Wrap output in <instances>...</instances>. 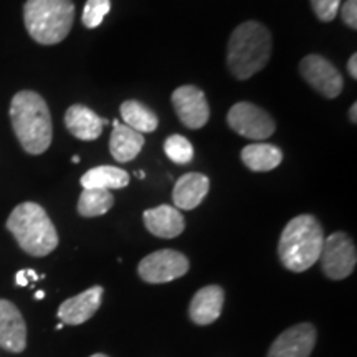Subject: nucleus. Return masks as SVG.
Wrapping results in <instances>:
<instances>
[{"instance_id": "7ed1b4c3", "label": "nucleus", "mask_w": 357, "mask_h": 357, "mask_svg": "<svg viewBox=\"0 0 357 357\" xmlns=\"http://www.w3.org/2000/svg\"><path fill=\"white\" fill-rule=\"evenodd\" d=\"M323 243L324 234L321 223L312 215H298L281 231L280 260L289 271L301 273L319 261Z\"/></svg>"}, {"instance_id": "f8f14e48", "label": "nucleus", "mask_w": 357, "mask_h": 357, "mask_svg": "<svg viewBox=\"0 0 357 357\" xmlns=\"http://www.w3.org/2000/svg\"><path fill=\"white\" fill-rule=\"evenodd\" d=\"M0 347L13 354L26 347L25 321L19 307L7 300H0Z\"/></svg>"}, {"instance_id": "9b49d317", "label": "nucleus", "mask_w": 357, "mask_h": 357, "mask_svg": "<svg viewBox=\"0 0 357 357\" xmlns=\"http://www.w3.org/2000/svg\"><path fill=\"white\" fill-rule=\"evenodd\" d=\"M314 344L316 328L310 323H301L276 337L268 351V357H310Z\"/></svg>"}, {"instance_id": "9d476101", "label": "nucleus", "mask_w": 357, "mask_h": 357, "mask_svg": "<svg viewBox=\"0 0 357 357\" xmlns=\"http://www.w3.org/2000/svg\"><path fill=\"white\" fill-rule=\"evenodd\" d=\"M172 106L182 124L189 129H200L211 118L207 98L197 86L185 84L172 93Z\"/></svg>"}, {"instance_id": "6e6552de", "label": "nucleus", "mask_w": 357, "mask_h": 357, "mask_svg": "<svg viewBox=\"0 0 357 357\" xmlns=\"http://www.w3.org/2000/svg\"><path fill=\"white\" fill-rule=\"evenodd\" d=\"M189 271V260L176 250H159L142 258L137 273L146 283H169Z\"/></svg>"}, {"instance_id": "ddd939ff", "label": "nucleus", "mask_w": 357, "mask_h": 357, "mask_svg": "<svg viewBox=\"0 0 357 357\" xmlns=\"http://www.w3.org/2000/svg\"><path fill=\"white\" fill-rule=\"evenodd\" d=\"M102 298V288L93 287L86 291L77 294V296L68 298L58 307V318L63 324L78 326L86 323V321L95 316V312L100 310Z\"/></svg>"}, {"instance_id": "f3484780", "label": "nucleus", "mask_w": 357, "mask_h": 357, "mask_svg": "<svg viewBox=\"0 0 357 357\" xmlns=\"http://www.w3.org/2000/svg\"><path fill=\"white\" fill-rule=\"evenodd\" d=\"M65 126L82 141H95L102 132V119L83 105H73L65 114Z\"/></svg>"}, {"instance_id": "2f4dec72", "label": "nucleus", "mask_w": 357, "mask_h": 357, "mask_svg": "<svg viewBox=\"0 0 357 357\" xmlns=\"http://www.w3.org/2000/svg\"><path fill=\"white\" fill-rule=\"evenodd\" d=\"M136 176H137V177H141V178H144V177H146V174H144V172H136Z\"/></svg>"}, {"instance_id": "dca6fc26", "label": "nucleus", "mask_w": 357, "mask_h": 357, "mask_svg": "<svg viewBox=\"0 0 357 357\" xmlns=\"http://www.w3.org/2000/svg\"><path fill=\"white\" fill-rule=\"evenodd\" d=\"M208 187H211V182L204 174H184L182 177H178L176 185H174V204L182 211H192L202 204L205 195L208 194Z\"/></svg>"}, {"instance_id": "bb28decb", "label": "nucleus", "mask_w": 357, "mask_h": 357, "mask_svg": "<svg viewBox=\"0 0 357 357\" xmlns=\"http://www.w3.org/2000/svg\"><path fill=\"white\" fill-rule=\"evenodd\" d=\"M347 71H349L352 79L357 78V55L356 53L349 58V61H347Z\"/></svg>"}, {"instance_id": "473e14b6", "label": "nucleus", "mask_w": 357, "mask_h": 357, "mask_svg": "<svg viewBox=\"0 0 357 357\" xmlns=\"http://www.w3.org/2000/svg\"><path fill=\"white\" fill-rule=\"evenodd\" d=\"M71 160H73V162H77V164H78V162H79V158H78V155H75V158L71 159Z\"/></svg>"}, {"instance_id": "f03ea898", "label": "nucleus", "mask_w": 357, "mask_h": 357, "mask_svg": "<svg viewBox=\"0 0 357 357\" xmlns=\"http://www.w3.org/2000/svg\"><path fill=\"white\" fill-rule=\"evenodd\" d=\"M270 30L260 22L248 20L230 35L227 65L236 79H248L265 68L271 56Z\"/></svg>"}, {"instance_id": "b1692460", "label": "nucleus", "mask_w": 357, "mask_h": 357, "mask_svg": "<svg viewBox=\"0 0 357 357\" xmlns=\"http://www.w3.org/2000/svg\"><path fill=\"white\" fill-rule=\"evenodd\" d=\"M111 10V0H88L83 8V25L86 29H96L102 24Z\"/></svg>"}, {"instance_id": "2eb2a0df", "label": "nucleus", "mask_w": 357, "mask_h": 357, "mask_svg": "<svg viewBox=\"0 0 357 357\" xmlns=\"http://www.w3.org/2000/svg\"><path fill=\"white\" fill-rule=\"evenodd\" d=\"M144 225L159 238H176L184 231L185 220L178 208L171 205H159L144 212Z\"/></svg>"}, {"instance_id": "4468645a", "label": "nucleus", "mask_w": 357, "mask_h": 357, "mask_svg": "<svg viewBox=\"0 0 357 357\" xmlns=\"http://www.w3.org/2000/svg\"><path fill=\"white\" fill-rule=\"evenodd\" d=\"M223 301H225V293L217 284L199 289L189 306L190 319L199 326L212 324L220 318Z\"/></svg>"}, {"instance_id": "5701e85b", "label": "nucleus", "mask_w": 357, "mask_h": 357, "mask_svg": "<svg viewBox=\"0 0 357 357\" xmlns=\"http://www.w3.org/2000/svg\"><path fill=\"white\" fill-rule=\"evenodd\" d=\"M164 151H166L167 158L176 164H189L194 159V146L187 137L181 134H172L164 141Z\"/></svg>"}, {"instance_id": "4be33fe9", "label": "nucleus", "mask_w": 357, "mask_h": 357, "mask_svg": "<svg viewBox=\"0 0 357 357\" xmlns=\"http://www.w3.org/2000/svg\"><path fill=\"white\" fill-rule=\"evenodd\" d=\"M114 205V197L109 190L84 189L78 200V212L82 217L105 215Z\"/></svg>"}, {"instance_id": "cd10ccee", "label": "nucleus", "mask_w": 357, "mask_h": 357, "mask_svg": "<svg viewBox=\"0 0 357 357\" xmlns=\"http://www.w3.org/2000/svg\"><path fill=\"white\" fill-rule=\"evenodd\" d=\"M15 281H17V284H19V287H26V284H29V278H26L25 270H20L19 273H17Z\"/></svg>"}, {"instance_id": "7c9ffc66", "label": "nucleus", "mask_w": 357, "mask_h": 357, "mask_svg": "<svg viewBox=\"0 0 357 357\" xmlns=\"http://www.w3.org/2000/svg\"><path fill=\"white\" fill-rule=\"evenodd\" d=\"M35 298H37V300H43L45 293L43 291H37V293H35Z\"/></svg>"}, {"instance_id": "1a4fd4ad", "label": "nucleus", "mask_w": 357, "mask_h": 357, "mask_svg": "<svg viewBox=\"0 0 357 357\" xmlns=\"http://www.w3.org/2000/svg\"><path fill=\"white\" fill-rule=\"evenodd\" d=\"M300 71L311 88L329 100L337 98L344 88V79L339 70L321 55H307L303 58Z\"/></svg>"}, {"instance_id": "f257e3e1", "label": "nucleus", "mask_w": 357, "mask_h": 357, "mask_svg": "<svg viewBox=\"0 0 357 357\" xmlns=\"http://www.w3.org/2000/svg\"><path fill=\"white\" fill-rule=\"evenodd\" d=\"M10 119L17 139L29 154H43L52 144L53 128L47 102L38 93L20 91L13 96Z\"/></svg>"}, {"instance_id": "a878e982", "label": "nucleus", "mask_w": 357, "mask_h": 357, "mask_svg": "<svg viewBox=\"0 0 357 357\" xmlns=\"http://www.w3.org/2000/svg\"><path fill=\"white\" fill-rule=\"evenodd\" d=\"M341 17L347 26L352 30L357 29V0H346L341 7Z\"/></svg>"}, {"instance_id": "c85d7f7f", "label": "nucleus", "mask_w": 357, "mask_h": 357, "mask_svg": "<svg viewBox=\"0 0 357 357\" xmlns=\"http://www.w3.org/2000/svg\"><path fill=\"white\" fill-rule=\"evenodd\" d=\"M349 118H351L352 123H357V102L352 105V108L349 111Z\"/></svg>"}, {"instance_id": "39448f33", "label": "nucleus", "mask_w": 357, "mask_h": 357, "mask_svg": "<svg viewBox=\"0 0 357 357\" xmlns=\"http://www.w3.org/2000/svg\"><path fill=\"white\" fill-rule=\"evenodd\" d=\"M24 20L26 32L35 42L60 43L73 26L75 6L71 0H26Z\"/></svg>"}, {"instance_id": "aec40b11", "label": "nucleus", "mask_w": 357, "mask_h": 357, "mask_svg": "<svg viewBox=\"0 0 357 357\" xmlns=\"http://www.w3.org/2000/svg\"><path fill=\"white\" fill-rule=\"evenodd\" d=\"M83 189H101L113 190L123 189L129 184V174L119 167L113 166H100L93 167L82 177Z\"/></svg>"}, {"instance_id": "20e7f679", "label": "nucleus", "mask_w": 357, "mask_h": 357, "mask_svg": "<svg viewBox=\"0 0 357 357\" xmlns=\"http://www.w3.org/2000/svg\"><path fill=\"white\" fill-rule=\"evenodd\" d=\"M7 229L17 243L32 257H47L58 247V234L50 217L35 202H24L13 208Z\"/></svg>"}, {"instance_id": "393cba45", "label": "nucleus", "mask_w": 357, "mask_h": 357, "mask_svg": "<svg viewBox=\"0 0 357 357\" xmlns=\"http://www.w3.org/2000/svg\"><path fill=\"white\" fill-rule=\"evenodd\" d=\"M311 6L321 22H333L341 8V0H311Z\"/></svg>"}, {"instance_id": "0eeeda50", "label": "nucleus", "mask_w": 357, "mask_h": 357, "mask_svg": "<svg viewBox=\"0 0 357 357\" xmlns=\"http://www.w3.org/2000/svg\"><path fill=\"white\" fill-rule=\"evenodd\" d=\"M227 123L236 134L253 141H265L275 132V121L265 109L242 101L231 106Z\"/></svg>"}, {"instance_id": "423d86ee", "label": "nucleus", "mask_w": 357, "mask_h": 357, "mask_svg": "<svg viewBox=\"0 0 357 357\" xmlns=\"http://www.w3.org/2000/svg\"><path fill=\"white\" fill-rule=\"evenodd\" d=\"M321 268L331 280H344L351 276L357 263L356 245L344 231H336L324 240L321 250Z\"/></svg>"}, {"instance_id": "c756f323", "label": "nucleus", "mask_w": 357, "mask_h": 357, "mask_svg": "<svg viewBox=\"0 0 357 357\" xmlns=\"http://www.w3.org/2000/svg\"><path fill=\"white\" fill-rule=\"evenodd\" d=\"M25 273H26V278H29V281H30V280H32V281H37V280L40 278V276H38L37 273H35L33 270H25Z\"/></svg>"}, {"instance_id": "72a5a7b5", "label": "nucleus", "mask_w": 357, "mask_h": 357, "mask_svg": "<svg viewBox=\"0 0 357 357\" xmlns=\"http://www.w3.org/2000/svg\"><path fill=\"white\" fill-rule=\"evenodd\" d=\"M91 357H108L106 354H93Z\"/></svg>"}, {"instance_id": "a211bd4d", "label": "nucleus", "mask_w": 357, "mask_h": 357, "mask_svg": "<svg viewBox=\"0 0 357 357\" xmlns=\"http://www.w3.org/2000/svg\"><path fill=\"white\" fill-rule=\"evenodd\" d=\"M113 124L114 129L109 139L111 155L118 162H129L136 159L144 146V136L119 121H113Z\"/></svg>"}, {"instance_id": "412c9836", "label": "nucleus", "mask_w": 357, "mask_h": 357, "mask_svg": "<svg viewBox=\"0 0 357 357\" xmlns=\"http://www.w3.org/2000/svg\"><path fill=\"white\" fill-rule=\"evenodd\" d=\"M121 116L129 126L137 132H154L158 129L159 119L153 111L147 108L146 105L136 101V100H128L121 105Z\"/></svg>"}, {"instance_id": "6ab92c4d", "label": "nucleus", "mask_w": 357, "mask_h": 357, "mask_svg": "<svg viewBox=\"0 0 357 357\" xmlns=\"http://www.w3.org/2000/svg\"><path fill=\"white\" fill-rule=\"evenodd\" d=\"M242 160L250 171L268 172L280 166L283 153L273 144H250L242 149Z\"/></svg>"}]
</instances>
